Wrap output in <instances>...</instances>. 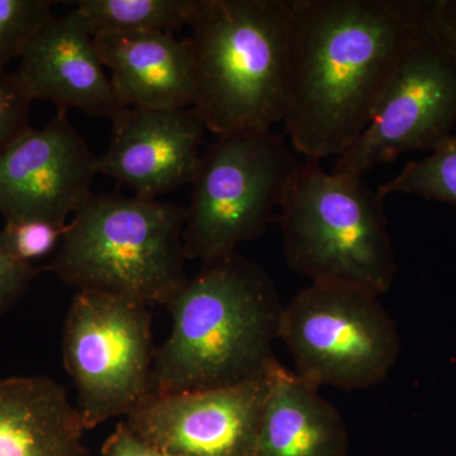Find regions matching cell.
<instances>
[{"label": "cell", "mask_w": 456, "mask_h": 456, "mask_svg": "<svg viewBox=\"0 0 456 456\" xmlns=\"http://www.w3.org/2000/svg\"><path fill=\"white\" fill-rule=\"evenodd\" d=\"M283 122L307 159L338 156L367 127L434 0H290Z\"/></svg>", "instance_id": "1"}, {"label": "cell", "mask_w": 456, "mask_h": 456, "mask_svg": "<svg viewBox=\"0 0 456 456\" xmlns=\"http://www.w3.org/2000/svg\"><path fill=\"white\" fill-rule=\"evenodd\" d=\"M164 305L173 326L155 351L150 395L237 386L278 367L284 305L266 270L239 251L204 261Z\"/></svg>", "instance_id": "2"}, {"label": "cell", "mask_w": 456, "mask_h": 456, "mask_svg": "<svg viewBox=\"0 0 456 456\" xmlns=\"http://www.w3.org/2000/svg\"><path fill=\"white\" fill-rule=\"evenodd\" d=\"M292 11L287 0H197L189 26L193 108L216 136L283 121Z\"/></svg>", "instance_id": "3"}, {"label": "cell", "mask_w": 456, "mask_h": 456, "mask_svg": "<svg viewBox=\"0 0 456 456\" xmlns=\"http://www.w3.org/2000/svg\"><path fill=\"white\" fill-rule=\"evenodd\" d=\"M187 215L175 203L92 193L66 224L47 269L77 290L164 305L187 278Z\"/></svg>", "instance_id": "4"}, {"label": "cell", "mask_w": 456, "mask_h": 456, "mask_svg": "<svg viewBox=\"0 0 456 456\" xmlns=\"http://www.w3.org/2000/svg\"><path fill=\"white\" fill-rule=\"evenodd\" d=\"M384 198L362 176L325 171L305 159L279 212L285 260L293 272L388 292L397 273Z\"/></svg>", "instance_id": "5"}, {"label": "cell", "mask_w": 456, "mask_h": 456, "mask_svg": "<svg viewBox=\"0 0 456 456\" xmlns=\"http://www.w3.org/2000/svg\"><path fill=\"white\" fill-rule=\"evenodd\" d=\"M298 167L292 149L273 130L216 137L191 183L185 259H216L263 235L278 220Z\"/></svg>", "instance_id": "6"}, {"label": "cell", "mask_w": 456, "mask_h": 456, "mask_svg": "<svg viewBox=\"0 0 456 456\" xmlns=\"http://www.w3.org/2000/svg\"><path fill=\"white\" fill-rule=\"evenodd\" d=\"M379 294L358 285L317 281L284 305L279 338L296 373L314 388L367 389L397 362L401 341Z\"/></svg>", "instance_id": "7"}, {"label": "cell", "mask_w": 456, "mask_h": 456, "mask_svg": "<svg viewBox=\"0 0 456 456\" xmlns=\"http://www.w3.org/2000/svg\"><path fill=\"white\" fill-rule=\"evenodd\" d=\"M155 351L147 305L90 290L74 294L62 327V356L86 430L143 403Z\"/></svg>", "instance_id": "8"}, {"label": "cell", "mask_w": 456, "mask_h": 456, "mask_svg": "<svg viewBox=\"0 0 456 456\" xmlns=\"http://www.w3.org/2000/svg\"><path fill=\"white\" fill-rule=\"evenodd\" d=\"M456 126V57L430 23L404 53L367 127L338 156L332 173L362 176L402 154L434 151Z\"/></svg>", "instance_id": "9"}, {"label": "cell", "mask_w": 456, "mask_h": 456, "mask_svg": "<svg viewBox=\"0 0 456 456\" xmlns=\"http://www.w3.org/2000/svg\"><path fill=\"white\" fill-rule=\"evenodd\" d=\"M274 371L237 386L149 395L126 422L167 456H254Z\"/></svg>", "instance_id": "10"}, {"label": "cell", "mask_w": 456, "mask_h": 456, "mask_svg": "<svg viewBox=\"0 0 456 456\" xmlns=\"http://www.w3.org/2000/svg\"><path fill=\"white\" fill-rule=\"evenodd\" d=\"M98 156L57 110L0 154V215L5 222L44 221L65 227L92 194Z\"/></svg>", "instance_id": "11"}, {"label": "cell", "mask_w": 456, "mask_h": 456, "mask_svg": "<svg viewBox=\"0 0 456 456\" xmlns=\"http://www.w3.org/2000/svg\"><path fill=\"white\" fill-rule=\"evenodd\" d=\"M110 121L112 137L98 158V173L127 185L142 200H156L191 183L207 131L193 107H123Z\"/></svg>", "instance_id": "12"}, {"label": "cell", "mask_w": 456, "mask_h": 456, "mask_svg": "<svg viewBox=\"0 0 456 456\" xmlns=\"http://www.w3.org/2000/svg\"><path fill=\"white\" fill-rule=\"evenodd\" d=\"M13 75L32 102H53L57 110L75 108L112 119L123 108L104 71L94 36L77 9L51 17Z\"/></svg>", "instance_id": "13"}, {"label": "cell", "mask_w": 456, "mask_h": 456, "mask_svg": "<svg viewBox=\"0 0 456 456\" xmlns=\"http://www.w3.org/2000/svg\"><path fill=\"white\" fill-rule=\"evenodd\" d=\"M95 47L123 107L179 110L193 107L196 64L189 38L169 32L94 36Z\"/></svg>", "instance_id": "14"}, {"label": "cell", "mask_w": 456, "mask_h": 456, "mask_svg": "<svg viewBox=\"0 0 456 456\" xmlns=\"http://www.w3.org/2000/svg\"><path fill=\"white\" fill-rule=\"evenodd\" d=\"M82 419L45 375L0 379V456H89Z\"/></svg>", "instance_id": "15"}, {"label": "cell", "mask_w": 456, "mask_h": 456, "mask_svg": "<svg viewBox=\"0 0 456 456\" xmlns=\"http://www.w3.org/2000/svg\"><path fill=\"white\" fill-rule=\"evenodd\" d=\"M349 432L327 399L281 364L273 374L254 456H347Z\"/></svg>", "instance_id": "16"}, {"label": "cell", "mask_w": 456, "mask_h": 456, "mask_svg": "<svg viewBox=\"0 0 456 456\" xmlns=\"http://www.w3.org/2000/svg\"><path fill=\"white\" fill-rule=\"evenodd\" d=\"M197 0H77L93 36L112 32H169L189 26Z\"/></svg>", "instance_id": "17"}, {"label": "cell", "mask_w": 456, "mask_h": 456, "mask_svg": "<svg viewBox=\"0 0 456 456\" xmlns=\"http://www.w3.org/2000/svg\"><path fill=\"white\" fill-rule=\"evenodd\" d=\"M384 198L411 194L456 206V134L421 160L410 161L395 178L378 188Z\"/></svg>", "instance_id": "18"}, {"label": "cell", "mask_w": 456, "mask_h": 456, "mask_svg": "<svg viewBox=\"0 0 456 456\" xmlns=\"http://www.w3.org/2000/svg\"><path fill=\"white\" fill-rule=\"evenodd\" d=\"M51 0H0V71L20 59L53 16Z\"/></svg>", "instance_id": "19"}, {"label": "cell", "mask_w": 456, "mask_h": 456, "mask_svg": "<svg viewBox=\"0 0 456 456\" xmlns=\"http://www.w3.org/2000/svg\"><path fill=\"white\" fill-rule=\"evenodd\" d=\"M65 227L44 221H20L5 222L0 231L13 254L20 260L31 263L46 256L60 245Z\"/></svg>", "instance_id": "20"}, {"label": "cell", "mask_w": 456, "mask_h": 456, "mask_svg": "<svg viewBox=\"0 0 456 456\" xmlns=\"http://www.w3.org/2000/svg\"><path fill=\"white\" fill-rule=\"evenodd\" d=\"M31 103L13 73L0 71V154L31 128Z\"/></svg>", "instance_id": "21"}, {"label": "cell", "mask_w": 456, "mask_h": 456, "mask_svg": "<svg viewBox=\"0 0 456 456\" xmlns=\"http://www.w3.org/2000/svg\"><path fill=\"white\" fill-rule=\"evenodd\" d=\"M40 272L41 268L13 254L0 231V314L11 311L26 296Z\"/></svg>", "instance_id": "22"}, {"label": "cell", "mask_w": 456, "mask_h": 456, "mask_svg": "<svg viewBox=\"0 0 456 456\" xmlns=\"http://www.w3.org/2000/svg\"><path fill=\"white\" fill-rule=\"evenodd\" d=\"M103 456H167L140 437L127 422L117 425L116 430L104 443Z\"/></svg>", "instance_id": "23"}, {"label": "cell", "mask_w": 456, "mask_h": 456, "mask_svg": "<svg viewBox=\"0 0 456 456\" xmlns=\"http://www.w3.org/2000/svg\"><path fill=\"white\" fill-rule=\"evenodd\" d=\"M430 29L456 57V0H434Z\"/></svg>", "instance_id": "24"}]
</instances>
